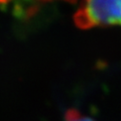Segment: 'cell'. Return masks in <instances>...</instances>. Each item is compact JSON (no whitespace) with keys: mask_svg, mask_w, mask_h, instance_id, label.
Segmentation results:
<instances>
[{"mask_svg":"<svg viewBox=\"0 0 121 121\" xmlns=\"http://www.w3.org/2000/svg\"><path fill=\"white\" fill-rule=\"evenodd\" d=\"M74 22L81 29L121 26V0H84L74 15Z\"/></svg>","mask_w":121,"mask_h":121,"instance_id":"cell-1","label":"cell"},{"mask_svg":"<svg viewBox=\"0 0 121 121\" xmlns=\"http://www.w3.org/2000/svg\"><path fill=\"white\" fill-rule=\"evenodd\" d=\"M65 121H94L90 117L83 115L75 109H71L66 112L65 114Z\"/></svg>","mask_w":121,"mask_h":121,"instance_id":"cell-2","label":"cell"},{"mask_svg":"<svg viewBox=\"0 0 121 121\" xmlns=\"http://www.w3.org/2000/svg\"><path fill=\"white\" fill-rule=\"evenodd\" d=\"M9 2V0H0V5H4Z\"/></svg>","mask_w":121,"mask_h":121,"instance_id":"cell-3","label":"cell"}]
</instances>
